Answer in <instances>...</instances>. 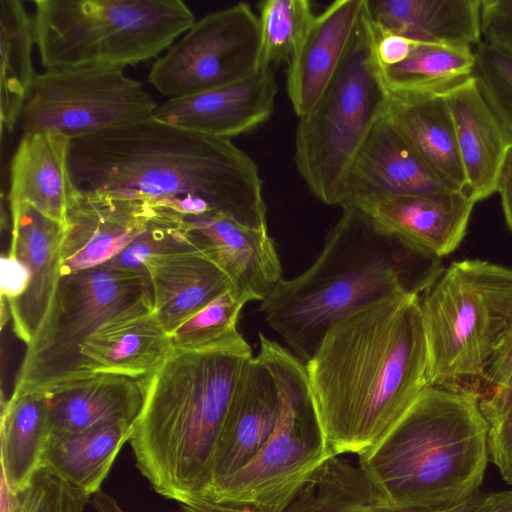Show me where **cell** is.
I'll return each instance as SVG.
<instances>
[{
    "mask_svg": "<svg viewBox=\"0 0 512 512\" xmlns=\"http://www.w3.org/2000/svg\"><path fill=\"white\" fill-rule=\"evenodd\" d=\"M305 368L331 456L364 454L429 384L419 293L388 296L339 320Z\"/></svg>",
    "mask_w": 512,
    "mask_h": 512,
    "instance_id": "1",
    "label": "cell"
},
{
    "mask_svg": "<svg viewBox=\"0 0 512 512\" xmlns=\"http://www.w3.org/2000/svg\"><path fill=\"white\" fill-rule=\"evenodd\" d=\"M68 161L80 190L147 199L184 217L224 213L268 229L258 167L231 139L151 117L71 140Z\"/></svg>",
    "mask_w": 512,
    "mask_h": 512,
    "instance_id": "2",
    "label": "cell"
},
{
    "mask_svg": "<svg viewBox=\"0 0 512 512\" xmlns=\"http://www.w3.org/2000/svg\"><path fill=\"white\" fill-rule=\"evenodd\" d=\"M252 349L241 333L196 349L171 347L140 380L144 402L129 443L136 467L161 496L203 499L217 440Z\"/></svg>",
    "mask_w": 512,
    "mask_h": 512,
    "instance_id": "3",
    "label": "cell"
},
{
    "mask_svg": "<svg viewBox=\"0 0 512 512\" xmlns=\"http://www.w3.org/2000/svg\"><path fill=\"white\" fill-rule=\"evenodd\" d=\"M480 393L458 382L428 384L359 467L392 504L410 509L459 505L480 490L490 425Z\"/></svg>",
    "mask_w": 512,
    "mask_h": 512,
    "instance_id": "4",
    "label": "cell"
},
{
    "mask_svg": "<svg viewBox=\"0 0 512 512\" xmlns=\"http://www.w3.org/2000/svg\"><path fill=\"white\" fill-rule=\"evenodd\" d=\"M415 254L358 208L343 207L314 263L281 279L260 310L306 363L329 328L350 313L388 296L422 291L411 281Z\"/></svg>",
    "mask_w": 512,
    "mask_h": 512,
    "instance_id": "5",
    "label": "cell"
},
{
    "mask_svg": "<svg viewBox=\"0 0 512 512\" xmlns=\"http://www.w3.org/2000/svg\"><path fill=\"white\" fill-rule=\"evenodd\" d=\"M35 45L45 70L135 66L196 22L181 0H36Z\"/></svg>",
    "mask_w": 512,
    "mask_h": 512,
    "instance_id": "6",
    "label": "cell"
},
{
    "mask_svg": "<svg viewBox=\"0 0 512 512\" xmlns=\"http://www.w3.org/2000/svg\"><path fill=\"white\" fill-rule=\"evenodd\" d=\"M377 35L365 0L344 60L316 105L297 124V171L311 193L327 205H337L355 156L387 111L390 94L376 59Z\"/></svg>",
    "mask_w": 512,
    "mask_h": 512,
    "instance_id": "7",
    "label": "cell"
},
{
    "mask_svg": "<svg viewBox=\"0 0 512 512\" xmlns=\"http://www.w3.org/2000/svg\"><path fill=\"white\" fill-rule=\"evenodd\" d=\"M420 308L430 384L481 379L512 334V268L453 262L424 289Z\"/></svg>",
    "mask_w": 512,
    "mask_h": 512,
    "instance_id": "8",
    "label": "cell"
},
{
    "mask_svg": "<svg viewBox=\"0 0 512 512\" xmlns=\"http://www.w3.org/2000/svg\"><path fill=\"white\" fill-rule=\"evenodd\" d=\"M258 354L279 389L277 424L239 471L213 486L205 498L259 512H284L311 474L332 457L312 398L305 363L259 334Z\"/></svg>",
    "mask_w": 512,
    "mask_h": 512,
    "instance_id": "9",
    "label": "cell"
},
{
    "mask_svg": "<svg viewBox=\"0 0 512 512\" xmlns=\"http://www.w3.org/2000/svg\"><path fill=\"white\" fill-rule=\"evenodd\" d=\"M150 298L148 272L100 265L62 276L27 345L11 397L43 392L71 380L83 341L109 319Z\"/></svg>",
    "mask_w": 512,
    "mask_h": 512,
    "instance_id": "10",
    "label": "cell"
},
{
    "mask_svg": "<svg viewBox=\"0 0 512 512\" xmlns=\"http://www.w3.org/2000/svg\"><path fill=\"white\" fill-rule=\"evenodd\" d=\"M123 70L77 67L37 74L21 116L24 132L73 140L153 117L158 104Z\"/></svg>",
    "mask_w": 512,
    "mask_h": 512,
    "instance_id": "11",
    "label": "cell"
},
{
    "mask_svg": "<svg viewBox=\"0 0 512 512\" xmlns=\"http://www.w3.org/2000/svg\"><path fill=\"white\" fill-rule=\"evenodd\" d=\"M260 24L246 3L205 15L153 64L149 83L168 99L247 79L260 71Z\"/></svg>",
    "mask_w": 512,
    "mask_h": 512,
    "instance_id": "12",
    "label": "cell"
},
{
    "mask_svg": "<svg viewBox=\"0 0 512 512\" xmlns=\"http://www.w3.org/2000/svg\"><path fill=\"white\" fill-rule=\"evenodd\" d=\"M160 207L147 199L77 189L66 214L61 277L115 257L145 229Z\"/></svg>",
    "mask_w": 512,
    "mask_h": 512,
    "instance_id": "13",
    "label": "cell"
},
{
    "mask_svg": "<svg viewBox=\"0 0 512 512\" xmlns=\"http://www.w3.org/2000/svg\"><path fill=\"white\" fill-rule=\"evenodd\" d=\"M475 203L465 191L447 189L376 197L353 207L413 252L443 257L463 240Z\"/></svg>",
    "mask_w": 512,
    "mask_h": 512,
    "instance_id": "14",
    "label": "cell"
},
{
    "mask_svg": "<svg viewBox=\"0 0 512 512\" xmlns=\"http://www.w3.org/2000/svg\"><path fill=\"white\" fill-rule=\"evenodd\" d=\"M184 219L195 248L223 271L232 288L252 301H263L282 279L268 229L245 225L224 213Z\"/></svg>",
    "mask_w": 512,
    "mask_h": 512,
    "instance_id": "15",
    "label": "cell"
},
{
    "mask_svg": "<svg viewBox=\"0 0 512 512\" xmlns=\"http://www.w3.org/2000/svg\"><path fill=\"white\" fill-rule=\"evenodd\" d=\"M273 68L194 95L168 99L153 117L208 136L231 139L266 122L277 94Z\"/></svg>",
    "mask_w": 512,
    "mask_h": 512,
    "instance_id": "16",
    "label": "cell"
},
{
    "mask_svg": "<svg viewBox=\"0 0 512 512\" xmlns=\"http://www.w3.org/2000/svg\"><path fill=\"white\" fill-rule=\"evenodd\" d=\"M279 414L280 395L275 378L262 357L253 355L232 395L212 457L207 492L256 455L273 432Z\"/></svg>",
    "mask_w": 512,
    "mask_h": 512,
    "instance_id": "17",
    "label": "cell"
},
{
    "mask_svg": "<svg viewBox=\"0 0 512 512\" xmlns=\"http://www.w3.org/2000/svg\"><path fill=\"white\" fill-rule=\"evenodd\" d=\"M12 233L9 254L30 273L27 290L6 301L15 335L28 345L35 336L61 278L65 225L28 204L10 205Z\"/></svg>",
    "mask_w": 512,
    "mask_h": 512,
    "instance_id": "18",
    "label": "cell"
},
{
    "mask_svg": "<svg viewBox=\"0 0 512 512\" xmlns=\"http://www.w3.org/2000/svg\"><path fill=\"white\" fill-rule=\"evenodd\" d=\"M447 189L454 188L427 168L385 113L355 156L337 206H354L376 197Z\"/></svg>",
    "mask_w": 512,
    "mask_h": 512,
    "instance_id": "19",
    "label": "cell"
},
{
    "mask_svg": "<svg viewBox=\"0 0 512 512\" xmlns=\"http://www.w3.org/2000/svg\"><path fill=\"white\" fill-rule=\"evenodd\" d=\"M152 307V298L144 300L90 334L81 344L79 365L71 380L98 374L142 380L154 372L171 342Z\"/></svg>",
    "mask_w": 512,
    "mask_h": 512,
    "instance_id": "20",
    "label": "cell"
},
{
    "mask_svg": "<svg viewBox=\"0 0 512 512\" xmlns=\"http://www.w3.org/2000/svg\"><path fill=\"white\" fill-rule=\"evenodd\" d=\"M365 9V0H337L315 15L287 63L286 90L295 114L306 115L339 69Z\"/></svg>",
    "mask_w": 512,
    "mask_h": 512,
    "instance_id": "21",
    "label": "cell"
},
{
    "mask_svg": "<svg viewBox=\"0 0 512 512\" xmlns=\"http://www.w3.org/2000/svg\"><path fill=\"white\" fill-rule=\"evenodd\" d=\"M43 393L50 436L135 423L144 402L140 380L109 374L64 381Z\"/></svg>",
    "mask_w": 512,
    "mask_h": 512,
    "instance_id": "22",
    "label": "cell"
},
{
    "mask_svg": "<svg viewBox=\"0 0 512 512\" xmlns=\"http://www.w3.org/2000/svg\"><path fill=\"white\" fill-rule=\"evenodd\" d=\"M504 500L502 492L485 495L479 491L447 508L398 507L377 490L359 466L332 456L317 467L284 512H487Z\"/></svg>",
    "mask_w": 512,
    "mask_h": 512,
    "instance_id": "23",
    "label": "cell"
},
{
    "mask_svg": "<svg viewBox=\"0 0 512 512\" xmlns=\"http://www.w3.org/2000/svg\"><path fill=\"white\" fill-rule=\"evenodd\" d=\"M444 96L454 125L466 193L475 202L484 200L497 192L510 146L472 76L446 90Z\"/></svg>",
    "mask_w": 512,
    "mask_h": 512,
    "instance_id": "24",
    "label": "cell"
},
{
    "mask_svg": "<svg viewBox=\"0 0 512 512\" xmlns=\"http://www.w3.org/2000/svg\"><path fill=\"white\" fill-rule=\"evenodd\" d=\"M70 141L50 132H24L10 163V205H31L65 225L78 189L69 168Z\"/></svg>",
    "mask_w": 512,
    "mask_h": 512,
    "instance_id": "25",
    "label": "cell"
},
{
    "mask_svg": "<svg viewBox=\"0 0 512 512\" xmlns=\"http://www.w3.org/2000/svg\"><path fill=\"white\" fill-rule=\"evenodd\" d=\"M145 268L151 282L153 315L169 335L232 288L223 271L195 247L153 255Z\"/></svg>",
    "mask_w": 512,
    "mask_h": 512,
    "instance_id": "26",
    "label": "cell"
},
{
    "mask_svg": "<svg viewBox=\"0 0 512 512\" xmlns=\"http://www.w3.org/2000/svg\"><path fill=\"white\" fill-rule=\"evenodd\" d=\"M387 117L427 168L447 186L466 192L451 113L444 93H389Z\"/></svg>",
    "mask_w": 512,
    "mask_h": 512,
    "instance_id": "27",
    "label": "cell"
},
{
    "mask_svg": "<svg viewBox=\"0 0 512 512\" xmlns=\"http://www.w3.org/2000/svg\"><path fill=\"white\" fill-rule=\"evenodd\" d=\"M379 31L413 41L474 48L482 41L481 0H366Z\"/></svg>",
    "mask_w": 512,
    "mask_h": 512,
    "instance_id": "28",
    "label": "cell"
},
{
    "mask_svg": "<svg viewBox=\"0 0 512 512\" xmlns=\"http://www.w3.org/2000/svg\"><path fill=\"white\" fill-rule=\"evenodd\" d=\"M134 423L49 437L42 467L92 497L101 490L119 451L131 438Z\"/></svg>",
    "mask_w": 512,
    "mask_h": 512,
    "instance_id": "29",
    "label": "cell"
},
{
    "mask_svg": "<svg viewBox=\"0 0 512 512\" xmlns=\"http://www.w3.org/2000/svg\"><path fill=\"white\" fill-rule=\"evenodd\" d=\"M50 437L43 392L10 397L1 413L3 488L10 495L24 490L42 468Z\"/></svg>",
    "mask_w": 512,
    "mask_h": 512,
    "instance_id": "30",
    "label": "cell"
},
{
    "mask_svg": "<svg viewBox=\"0 0 512 512\" xmlns=\"http://www.w3.org/2000/svg\"><path fill=\"white\" fill-rule=\"evenodd\" d=\"M33 15L22 1L0 0V120L2 132L11 133L21 119L37 74L32 50Z\"/></svg>",
    "mask_w": 512,
    "mask_h": 512,
    "instance_id": "31",
    "label": "cell"
},
{
    "mask_svg": "<svg viewBox=\"0 0 512 512\" xmlns=\"http://www.w3.org/2000/svg\"><path fill=\"white\" fill-rule=\"evenodd\" d=\"M472 48L419 42L403 62L381 68L389 93L439 92L470 78Z\"/></svg>",
    "mask_w": 512,
    "mask_h": 512,
    "instance_id": "32",
    "label": "cell"
},
{
    "mask_svg": "<svg viewBox=\"0 0 512 512\" xmlns=\"http://www.w3.org/2000/svg\"><path fill=\"white\" fill-rule=\"evenodd\" d=\"M260 70L289 62L315 15L307 0H266L259 5Z\"/></svg>",
    "mask_w": 512,
    "mask_h": 512,
    "instance_id": "33",
    "label": "cell"
},
{
    "mask_svg": "<svg viewBox=\"0 0 512 512\" xmlns=\"http://www.w3.org/2000/svg\"><path fill=\"white\" fill-rule=\"evenodd\" d=\"M250 301L234 288L226 290L170 334L171 347L196 349L237 335L240 312Z\"/></svg>",
    "mask_w": 512,
    "mask_h": 512,
    "instance_id": "34",
    "label": "cell"
},
{
    "mask_svg": "<svg viewBox=\"0 0 512 512\" xmlns=\"http://www.w3.org/2000/svg\"><path fill=\"white\" fill-rule=\"evenodd\" d=\"M473 52L472 78L512 147V54L483 40Z\"/></svg>",
    "mask_w": 512,
    "mask_h": 512,
    "instance_id": "35",
    "label": "cell"
},
{
    "mask_svg": "<svg viewBox=\"0 0 512 512\" xmlns=\"http://www.w3.org/2000/svg\"><path fill=\"white\" fill-rule=\"evenodd\" d=\"M195 247L190 241L184 216L161 206L145 229L120 253L103 266L131 272H147L146 261L153 255Z\"/></svg>",
    "mask_w": 512,
    "mask_h": 512,
    "instance_id": "36",
    "label": "cell"
},
{
    "mask_svg": "<svg viewBox=\"0 0 512 512\" xmlns=\"http://www.w3.org/2000/svg\"><path fill=\"white\" fill-rule=\"evenodd\" d=\"M6 498L3 512H84L91 497L42 467L24 490Z\"/></svg>",
    "mask_w": 512,
    "mask_h": 512,
    "instance_id": "37",
    "label": "cell"
},
{
    "mask_svg": "<svg viewBox=\"0 0 512 512\" xmlns=\"http://www.w3.org/2000/svg\"><path fill=\"white\" fill-rule=\"evenodd\" d=\"M480 382V408L489 422L512 402V334L495 352Z\"/></svg>",
    "mask_w": 512,
    "mask_h": 512,
    "instance_id": "38",
    "label": "cell"
},
{
    "mask_svg": "<svg viewBox=\"0 0 512 512\" xmlns=\"http://www.w3.org/2000/svg\"><path fill=\"white\" fill-rule=\"evenodd\" d=\"M481 36L512 54V0H481Z\"/></svg>",
    "mask_w": 512,
    "mask_h": 512,
    "instance_id": "39",
    "label": "cell"
},
{
    "mask_svg": "<svg viewBox=\"0 0 512 512\" xmlns=\"http://www.w3.org/2000/svg\"><path fill=\"white\" fill-rule=\"evenodd\" d=\"M488 423L489 455L502 471L512 463V402Z\"/></svg>",
    "mask_w": 512,
    "mask_h": 512,
    "instance_id": "40",
    "label": "cell"
},
{
    "mask_svg": "<svg viewBox=\"0 0 512 512\" xmlns=\"http://www.w3.org/2000/svg\"><path fill=\"white\" fill-rule=\"evenodd\" d=\"M1 299L8 301L19 298L28 288L30 273L16 257L7 253L0 258Z\"/></svg>",
    "mask_w": 512,
    "mask_h": 512,
    "instance_id": "41",
    "label": "cell"
},
{
    "mask_svg": "<svg viewBox=\"0 0 512 512\" xmlns=\"http://www.w3.org/2000/svg\"><path fill=\"white\" fill-rule=\"evenodd\" d=\"M377 33L375 53L381 68L391 67L403 62L419 43L391 32L377 30Z\"/></svg>",
    "mask_w": 512,
    "mask_h": 512,
    "instance_id": "42",
    "label": "cell"
},
{
    "mask_svg": "<svg viewBox=\"0 0 512 512\" xmlns=\"http://www.w3.org/2000/svg\"><path fill=\"white\" fill-rule=\"evenodd\" d=\"M502 209L512 231V147L509 148L497 184Z\"/></svg>",
    "mask_w": 512,
    "mask_h": 512,
    "instance_id": "43",
    "label": "cell"
},
{
    "mask_svg": "<svg viewBox=\"0 0 512 512\" xmlns=\"http://www.w3.org/2000/svg\"><path fill=\"white\" fill-rule=\"evenodd\" d=\"M180 506H183L189 512H259L248 507L216 503L207 499L193 500Z\"/></svg>",
    "mask_w": 512,
    "mask_h": 512,
    "instance_id": "44",
    "label": "cell"
},
{
    "mask_svg": "<svg viewBox=\"0 0 512 512\" xmlns=\"http://www.w3.org/2000/svg\"><path fill=\"white\" fill-rule=\"evenodd\" d=\"M92 506L95 512H126L115 498L107 494L106 492L99 490L91 497ZM173 512H189L183 506L180 510Z\"/></svg>",
    "mask_w": 512,
    "mask_h": 512,
    "instance_id": "45",
    "label": "cell"
},
{
    "mask_svg": "<svg viewBox=\"0 0 512 512\" xmlns=\"http://www.w3.org/2000/svg\"><path fill=\"white\" fill-rule=\"evenodd\" d=\"M503 479L512 485V463L508 465L504 470L500 471Z\"/></svg>",
    "mask_w": 512,
    "mask_h": 512,
    "instance_id": "46",
    "label": "cell"
},
{
    "mask_svg": "<svg viewBox=\"0 0 512 512\" xmlns=\"http://www.w3.org/2000/svg\"><path fill=\"white\" fill-rule=\"evenodd\" d=\"M487 512H512V501L497 506Z\"/></svg>",
    "mask_w": 512,
    "mask_h": 512,
    "instance_id": "47",
    "label": "cell"
}]
</instances>
